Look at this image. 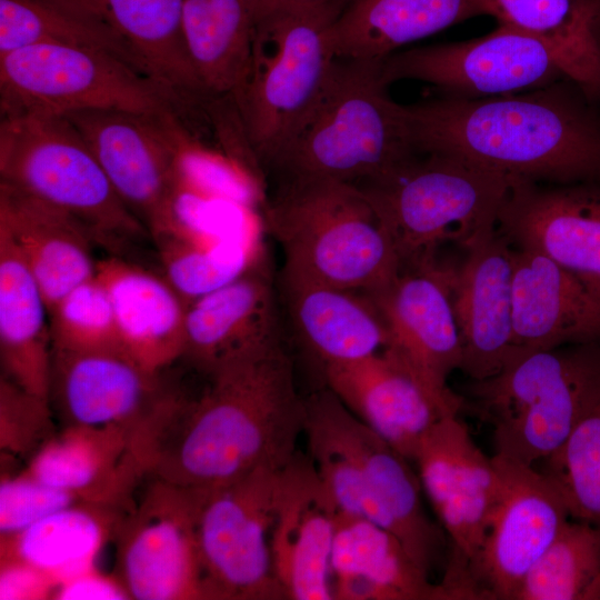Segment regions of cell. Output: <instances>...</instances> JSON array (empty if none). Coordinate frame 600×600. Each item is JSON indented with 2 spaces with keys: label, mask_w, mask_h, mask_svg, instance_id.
I'll list each match as a JSON object with an SVG mask.
<instances>
[{
  "label": "cell",
  "mask_w": 600,
  "mask_h": 600,
  "mask_svg": "<svg viewBox=\"0 0 600 600\" xmlns=\"http://www.w3.org/2000/svg\"><path fill=\"white\" fill-rule=\"evenodd\" d=\"M183 384L142 439L148 476L204 493L259 468L280 470L304 434L306 401L282 342Z\"/></svg>",
  "instance_id": "1"
},
{
  "label": "cell",
  "mask_w": 600,
  "mask_h": 600,
  "mask_svg": "<svg viewBox=\"0 0 600 600\" xmlns=\"http://www.w3.org/2000/svg\"><path fill=\"white\" fill-rule=\"evenodd\" d=\"M414 149L512 181L600 183V102L569 78L498 97L406 104Z\"/></svg>",
  "instance_id": "2"
},
{
  "label": "cell",
  "mask_w": 600,
  "mask_h": 600,
  "mask_svg": "<svg viewBox=\"0 0 600 600\" xmlns=\"http://www.w3.org/2000/svg\"><path fill=\"white\" fill-rule=\"evenodd\" d=\"M261 217L263 229L282 248L284 272L372 293L401 271L389 232L356 184L286 178Z\"/></svg>",
  "instance_id": "3"
},
{
  "label": "cell",
  "mask_w": 600,
  "mask_h": 600,
  "mask_svg": "<svg viewBox=\"0 0 600 600\" xmlns=\"http://www.w3.org/2000/svg\"><path fill=\"white\" fill-rule=\"evenodd\" d=\"M381 67L337 59L321 94L272 167L286 178H329L361 186L420 154L406 104L389 96Z\"/></svg>",
  "instance_id": "4"
},
{
  "label": "cell",
  "mask_w": 600,
  "mask_h": 600,
  "mask_svg": "<svg viewBox=\"0 0 600 600\" xmlns=\"http://www.w3.org/2000/svg\"><path fill=\"white\" fill-rule=\"evenodd\" d=\"M348 2L281 4L254 17L250 60L232 98L260 166H272L321 94L337 57L333 21Z\"/></svg>",
  "instance_id": "5"
},
{
  "label": "cell",
  "mask_w": 600,
  "mask_h": 600,
  "mask_svg": "<svg viewBox=\"0 0 600 600\" xmlns=\"http://www.w3.org/2000/svg\"><path fill=\"white\" fill-rule=\"evenodd\" d=\"M0 182L73 217L110 257L132 261L130 254L152 241L64 116L1 117Z\"/></svg>",
  "instance_id": "6"
},
{
  "label": "cell",
  "mask_w": 600,
  "mask_h": 600,
  "mask_svg": "<svg viewBox=\"0 0 600 600\" xmlns=\"http://www.w3.org/2000/svg\"><path fill=\"white\" fill-rule=\"evenodd\" d=\"M469 392L492 428L494 454L533 466L558 451L600 400V342L517 353Z\"/></svg>",
  "instance_id": "7"
},
{
  "label": "cell",
  "mask_w": 600,
  "mask_h": 600,
  "mask_svg": "<svg viewBox=\"0 0 600 600\" xmlns=\"http://www.w3.org/2000/svg\"><path fill=\"white\" fill-rule=\"evenodd\" d=\"M514 181L434 153H420L389 176L358 186L389 232L401 270L436 260L446 241L469 247L497 229Z\"/></svg>",
  "instance_id": "8"
},
{
  "label": "cell",
  "mask_w": 600,
  "mask_h": 600,
  "mask_svg": "<svg viewBox=\"0 0 600 600\" xmlns=\"http://www.w3.org/2000/svg\"><path fill=\"white\" fill-rule=\"evenodd\" d=\"M176 98L113 53L83 46L40 43L0 56L1 117L90 109L172 111Z\"/></svg>",
  "instance_id": "9"
},
{
  "label": "cell",
  "mask_w": 600,
  "mask_h": 600,
  "mask_svg": "<svg viewBox=\"0 0 600 600\" xmlns=\"http://www.w3.org/2000/svg\"><path fill=\"white\" fill-rule=\"evenodd\" d=\"M282 469L259 468L207 493L197 526L207 600L284 599L271 552Z\"/></svg>",
  "instance_id": "10"
},
{
  "label": "cell",
  "mask_w": 600,
  "mask_h": 600,
  "mask_svg": "<svg viewBox=\"0 0 600 600\" xmlns=\"http://www.w3.org/2000/svg\"><path fill=\"white\" fill-rule=\"evenodd\" d=\"M118 528L116 577L130 599H207L197 526L207 493L148 476Z\"/></svg>",
  "instance_id": "11"
},
{
  "label": "cell",
  "mask_w": 600,
  "mask_h": 600,
  "mask_svg": "<svg viewBox=\"0 0 600 600\" xmlns=\"http://www.w3.org/2000/svg\"><path fill=\"white\" fill-rule=\"evenodd\" d=\"M563 78L568 77L548 44L501 23L479 38L400 50L381 67L387 87L416 80L441 96L463 99L522 92Z\"/></svg>",
  "instance_id": "12"
},
{
  "label": "cell",
  "mask_w": 600,
  "mask_h": 600,
  "mask_svg": "<svg viewBox=\"0 0 600 600\" xmlns=\"http://www.w3.org/2000/svg\"><path fill=\"white\" fill-rule=\"evenodd\" d=\"M499 489L483 542L468 566L469 599L514 600L519 587L571 519L556 482L533 466L493 454Z\"/></svg>",
  "instance_id": "13"
},
{
  "label": "cell",
  "mask_w": 600,
  "mask_h": 600,
  "mask_svg": "<svg viewBox=\"0 0 600 600\" xmlns=\"http://www.w3.org/2000/svg\"><path fill=\"white\" fill-rule=\"evenodd\" d=\"M413 462L452 546L440 584L450 599H466L468 566L483 542L497 500L496 463L477 446L458 414L444 417L429 431Z\"/></svg>",
  "instance_id": "14"
},
{
  "label": "cell",
  "mask_w": 600,
  "mask_h": 600,
  "mask_svg": "<svg viewBox=\"0 0 600 600\" xmlns=\"http://www.w3.org/2000/svg\"><path fill=\"white\" fill-rule=\"evenodd\" d=\"M64 117L151 237L160 232L176 189V157L184 133L172 111L90 109Z\"/></svg>",
  "instance_id": "15"
},
{
  "label": "cell",
  "mask_w": 600,
  "mask_h": 600,
  "mask_svg": "<svg viewBox=\"0 0 600 600\" xmlns=\"http://www.w3.org/2000/svg\"><path fill=\"white\" fill-rule=\"evenodd\" d=\"M454 268L436 261L402 269L383 289L369 293L389 332L384 348L399 358L427 390L458 414L464 400L448 387L460 370L462 348L452 300Z\"/></svg>",
  "instance_id": "16"
},
{
  "label": "cell",
  "mask_w": 600,
  "mask_h": 600,
  "mask_svg": "<svg viewBox=\"0 0 600 600\" xmlns=\"http://www.w3.org/2000/svg\"><path fill=\"white\" fill-rule=\"evenodd\" d=\"M350 450L368 502V520L396 536L430 577L443 551L442 529L427 516L409 459L380 438L329 389L309 396Z\"/></svg>",
  "instance_id": "17"
},
{
  "label": "cell",
  "mask_w": 600,
  "mask_h": 600,
  "mask_svg": "<svg viewBox=\"0 0 600 600\" xmlns=\"http://www.w3.org/2000/svg\"><path fill=\"white\" fill-rule=\"evenodd\" d=\"M170 369L152 372L122 350L52 348L49 401L63 426H120L136 437L171 390Z\"/></svg>",
  "instance_id": "18"
},
{
  "label": "cell",
  "mask_w": 600,
  "mask_h": 600,
  "mask_svg": "<svg viewBox=\"0 0 600 600\" xmlns=\"http://www.w3.org/2000/svg\"><path fill=\"white\" fill-rule=\"evenodd\" d=\"M498 231L552 259L600 296V183H513Z\"/></svg>",
  "instance_id": "19"
},
{
  "label": "cell",
  "mask_w": 600,
  "mask_h": 600,
  "mask_svg": "<svg viewBox=\"0 0 600 600\" xmlns=\"http://www.w3.org/2000/svg\"><path fill=\"white\" fill-rule=\"evenodd\" d=\"M336 516L311 458L298 450L280 472L271 536L274 574L284 599H333Z\"/></svg>",
  "instance_id": "20"
},
{
  "label": "cell",
  "mask_w": 600,
  "mask_h": 600,
  "mask_svg": "<svg viewBox=\"0 0 600 600\" xmlns=\"http://www.w3.org/2000/svg\"><path fill=\"white\" fill-rule=\"evenodd\" d=\"M454 268L451 300L459 329L460 370L472 381L499 373L513 357L512 251L494 229L477 238Z\"/></svg>",
  "instance_id": "21"
},
{
  "label": "cell",
  "mask_w": 600,
  "mask_h": 600,
  "mask_svg": "<svg viewBox=\"0 0 600 600\" xmlns=\"http://www.w3.org/2000/svg\"><path fill=\"white\" fill-rule=\"evenodd\" d=\"M326 387L369 429L410 461L446 409L387 349L322 366Z\"/></svg>",
  "instance_id": "22"
},
{
  "label": "cell",
  "mask_w": 600,
  "mask_h": 600,
  "mask_svg": "<svg viewBox=\"0 0 600 600\" xmlns=\"http://www.w3.org/2000/svg\"><path fill=\"white\" fill-rule=\"evenodd\" d=\"M278 343L277 301L266 256L187 306L181 360L203 376Z\"/></svg>",
  "instance_id": "23"
},
{
  "label": "cell",
  "mask_w": 600,
  "mask_h": 600,
  "mask_svg": "<svg viewBox=\"0 0 600 600\" xmlns=\"http://www.w3.org/2000/svg\"><path fill=\"white\" fill-rule=\"evenodd\" d=\"M583 342H600V296L544 254L513 247V356Z\"/></svg>",
  "instance_id": "24"
},
{
  "label": "cell",
  "mask_w": 600,
  "mask_h": 600,
  "mask_svg": "<svg viewBox=\"0 0 600 600\" xmlns=\"http://www.w3.org/2000/svg\"><path fill=\"white\" fill-rule=\"evenodd\" d=\"M34 479L88 502L130 506L147 478L134 434L120 426H63L28 460Z\"/></svg>",
  "instance_id": "25"
},
{
  "label": "cell",
  "mask_w": 600,
  "mask_h": 600,
  "mask_svg": "<svg viewBox=\"0 0 600 600\" xmlns=\"http://www.w3.org/2000/svg\"><path fill=\"white\" fill-rule=\"evenodd\" d=\"M118 39L176 100L206 93L187 51L182 0H47Z\"/></svg>",
  "instance_id": "26"
},
{
  "label": "cell",
  "mask_w": 600,
  "mask_h": 600,
  "mask_svg": "<svg viewBox=\"0 0 600 600\" xmlns=\"http://www.w3.org/2000/svg\"><path fill=\"white\" fill-rule=\"evenodd\" d=\"M97 276L109 293L124 352L152 372L181 360L187 303L164 277L110 256L98 260Z\"/></svg>",
  "instance_id": "27"
},
{
  "label": "cell",
  "mask_w": 600,
  "mask_h": 600,
  "mask_svg": "<svg viewBox=\"0 0 600 600\" xmlns=\"http://www.w3.org/2000/svg\"><path fill=\"white\" fill-rule=\"evenodd\" d=\"M0 230L19 250L49 311L71 290L97 274L94 243L73 217L2 182Z\"/></svg>",
  "instance_id": "28"
},
{
  "label": "cell",
  "mask_w": 600,
  "mask_h": 600,
  "mask_svg": "<svg viewBox=\"0 0 600 600\" xmlns=\"http://www.w3.org/2000/svg\"><path fill=\"white\" fill-rule=\"evenodd\" d=\"M280 286L298 340L322 366L364 358L388 346L387 324L369 293L284 271Z\"/></svg>",
  "instance_id": "29"
},
{
  "label": "cell",
  "mask_w": 600,
  "mask_h": 600,
  "mask_svg": "<svg viewBox=\"0 0 600 600\" xmlns=\"http://www.w3.org/2000/svg\"><path fill=\"white\" fill-rule=\"evenodd\" d=\"M336 600L447 599L384 528L362 518L337 512L331 552Z\"/></svg>",
  "instance_id": "30"
},
{
  "label": "cell",
  "mask_w": 600,
  "mask_h": 600,
  "mask_svg": "<svg viewBox=\"0 0 600 600\" xmlns=\"http://www.w3.org/2000/svg\"><path fill=\"white\" fill-rule=\"evenodd\" d=\"M488 0H349L330 30L338 59L383 63L404 46L478 16Z\"/></svg>",
  "instance_id": "31"
},
{
  "label": "cell",
  "mask_w": 600,
  "mask_h": 600,
  "mask_svg": "<svg viewBox=\"0 0 600 600\" xmlns=\"http://www.w3.org/2000/svg\"><path fill=\"white\" fill-rule=\"evenodd\" d=\"M51 357L43 293L13 241L0 230L1 376L49 400Z\"/></svg>",
  "instance_id": "32"
},
{
  "label": "cell",
  "mask_w": 600,
  "mask_h": 600,
  "mask_svg": "<svg viewBox=\"0 0 600 600\" xmlns=\"http://www.w3.org/2000/svg\"><path fill=\"white\" fill-rule=\"evenodd\" d=\"M131 506L81 502L63 508L14 534L0 536V558L26 562L58 586L96 567Z\"/></svg>",
  "instance_id": "33"
},
{
  "label": "cell",
  "mask_w": 600,
  "mask_h": 600,
  "mask_svg": "<svg viewBox=\"0 0 600 600\" xmlns=\"http://www.w3.org/2000/svg\"><path fill=\"white\" fill-rule=\"evenodd\" d=\"M498 23L542 40L566 76L600 102V0H488Z\"/></svg>",
  "instance_id": "34"
},
{
  "label": "cell",
  "mask_w": 600,
  "mask_h": 600,
  "mask_svg": "<svg viewBox=\"0 0 600 600\" xmlns=\"http://www.w3.org/2000/svg\"><path fill=\"white\" fill-rule=\"evenodd\" d=\"M254 14L249 0H182L188 54L206 91H239L250 60Z\"/></svg>",
  "instance_id": "35"
},
{
  "label": "cell",
  "mask_w": 600,
  "mask_h": 600,
  "mask_svg": "<svg viewBox=\"0 0 600 600\" xmlns=\"http://www.w3.org/2000/svg\"><path fill=\"white\" fill-rule=\"evenodd\" d=\"M164 279L188 304L228 284L266 256L260 241L194 243L171 233L152 238Z\"/></svg>",
  "instance_id": "36"
},
{
  "label": "cell",
  "mask_w": 600,
  "mask_h": 600,
  "mask_svg": "<svg viewBox=\"0 0 600 600\" xmlns=\"http://www.w3.org/2000/svg\"><path fill=\"white\" fill-rule=\"evenodd\" d=\"M600 578V529L568 521L522 580L514 600H589Z\"/></svg>",
  "instance_id": "37"
},
{
  "label": "cell",
  "mask_w": 600,
  "mask_h": 600,
  "mask_svg": "<svg viewBox=\"0 0 600 600\" xmlns=\"http://www.w3.org/2000/svg\"><path fill=\"white\" fill-rule=\"evenodd\" d=\"M40 43L73 44L106 50L143 73L132 54L118 39L51 2L0 0V56Z\"/></svg>",
  "instance_id": "38"
},
{
  "label": "cell",
  "mask_w": 600,
  "mask_h": 600,
  "mask_svg": "<svg viewBox=\"0 0 600 600\" xmlns=\"http://www.w3.org/2000/svg\"><path fill=\"white\" fill-rule=\"evenodd\" d=\"M543 462L541 471L560 489L571 518L600 529V400Z\"/></svg>",
  "instance_id": "39"
},
{
  "label": "cell",
  "mask_w": 600,
  "mask_h": 600,
  "mask_svg": "<svg viewBox=\"0 0 600 600\" xmlns=\"http://www.w3.org/2000/svg\"><path fill=\"white\" fill-rule=\"evenodd\" d=\"M176 186L258 211L267 201L261 176L230 154L201 146L186 131L176 157Z\"/></svg>",
  "instance_id": "40"
},
{
  "label": "cell",
  "mask_w": 600,
  "mask_h": 600,
  "mask_svg": "<svg viewBox=\"0 0 600 600\" xmlns=\"http://www.w3.org/2000/svg\"><path fill=\"white\" fill-rule=\"evenodd\" d=\"M49 322L54 349L124 351L109 293L97 274L64 296L49 311Z\"/></svg>",
  "instance_id": "41"
},
{
  "label": "cell",
  "mask_w": 600,
  "mask_h": 600,
  "mask_svg": "<svg viewBox=\"0 0 600 600\" xmlns=\"http://www.w3.org/2000/svg\"><path fill=\"white\" fill-rule=\"evenodd\" d=\"M50 401L0 376L1 456L30 458L54 432Z\"/></svg>",
  "instance_id": "42"
},
{
  "label": "cell",
  "mask_w": 600,
  "mask_h": 600,
  "mask_svg": "<svg viewBox=\"0 0 600 600\" xmlns=\"http://www.w3.org/2000/svg\"><path fill=\"white\" fill-rule=\"evenodd\" d=\"M81 502L88 501L73 492L48 486L24 471L2 476L0 536L14 534L56 511Z\"/></svg>",
  "instance_id": "43"
},
{
  "label": "cell",
  "mask_w": 600,
  "mask_h": 600,
  "mask_svg": "<svg viewBox=\"0 0 600 600\" xmlns=\"http://www.w3.org/2000/svg\"><path fill=\"white\" fill-rule=\"evenodd\" d=\"M56 582L34 567L16 560L0 558V599H52Z\"/></svg>",
  "instance_id": "44"
},
{
  "label": "cell",
  "mask_w": 600,
  "mask_h": 600,
  "mask_svg": "<svg viewBox=\"0 0 600 600\" xmlns=\"http://www.w3.org/2000/svg\"><path fill=\"white\" fill-rule=\"evenodd\" d=\"M52 599L58 600H127L130 599L120 580L93 567L57 586Z\"/></svg>",
  "instance_id": "45"
},
{
  "label": "cell",
  "mask_w": 600,
  "mask_h": 600,
  "mask_svg": "<svg viewBox=\"0 0 600 600\" xmlns=\"http://www.w3.org/2000/svg\"><path fill=\"white\" fill-rule=\"evenodd\" d=\"M254 17L262 10L281 4H319L348 2L349 0H249Z\"/></svg>",
  "instance_id": "46"
}]
</instances>
